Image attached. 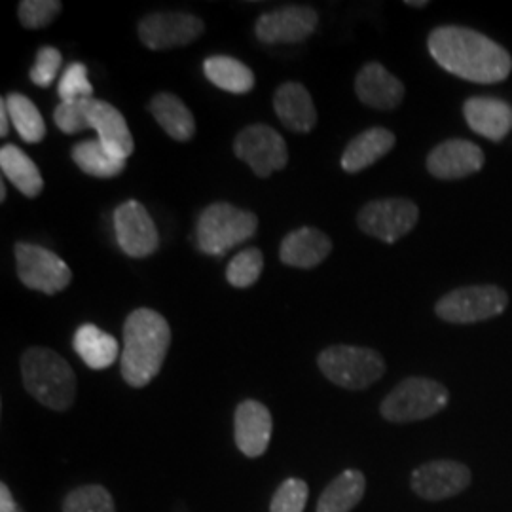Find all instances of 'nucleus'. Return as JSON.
<instances>
[{"instance_id": "7", "label": "nucleus", "mask_w": 512, "mask_h": 512, "mask_svg": "<svg viewBox=\"0 0 512 512\" xmlns=\"http://www.w3.org/2000/svg\"><path fill=\"white\" fill-rule=\"evenodd\" d=\"M509 306V294L497 285L459 287L435 306L437 317L452 325H473L499 317Z\"/></svg>"}, {"instance_id": "9", "label": "nucleus", "mask_w": 512, "mask_h": 512, "mask_svg": "<svg viewBox=\"0 0 512 512\" xmlns=\"http://www.w3.org/2000/svg\"><path fill=\"white\" fill-rule=\"evenodd\" d=\"M420 220L418 205L406 198H385L366 203L357 215V224L366 236L395 243L410 234Z\"/></svg>"}, {"instance_id": "18", "label": "nucleus", "mask_w": 512, "mask_h": 512, "mask_svg": "<svg viewBox=\"0 0 512 512\" xmlns=\"http://www.w3.org/2000/svg\"><path fill=\"white\" fill-rule=\"evenodd\" d=\"M463 116L476 135L494 143H501L512 131V105L497 97L467 99Z\"/></svg>"}, {"instance_id": "16", "label": "nucleus", "mask_w": 512, "mask_h": 512, "mask_svg": "<svg viewBox=\"0 0 512 512\" xmlns=\"http://www.w3.org/2000/svg\"><path fill=\"white\" fill-rule=\"evenodd\" d=\"M274 421L270 410L258 401H243L234 416L236 444L247 458H260L272 439Z\"/></svg>"}, {"instance_id": "35", "label": "nucleus", "mask_w": 512, "mask_h": 512, "mask_svg": "<svg viewBox=\"0 0 512 512\" xmlns=\"http://www.w3.org/2000/svg\"><path fill=\"white\" fill-rule=\"evenodd\" d=\"M61 8L59 0H23L19 4V21L27 29H44L57 18Z\"/></svg>"}, {"instance_id": "12", "label": "nucleus", "mask_w": 512, "mask_h": 512, "mask_svg": "<svg viewBox=\"0 0 512 512\" xmlns=\"http://www.w3.org/2000/svg\"><path fill=\"white\" fill-rule=\"evenodd\" d=\"M414 494L425 501H444L465 492L471 484L467 465L452 459H437L423 463L410 476Z\"/></svg>"}, {"instance_id": "15", "label": "nucleus", "mask_w": 512, "mask_h": 512, "mask_svg": "<svg viewBox=\"0 0 512 512\" xmlns=\"http://www.w3.org/2000/svg\"><path fill=\"white\" fill-rule=\"evenodd\" d=\"M482 148L465 139H448L427 156V171L440 181H458L478 173L484 167Z\"/></svg>"}, {"instance_id": "23", "label": "nucleus", "mask_w": 512, "mask_h": 512, "mask_svg": "<svg viewBox=\"0 0 512 512\" xmlns=\"http://www.w3.org/2000/svg\"><path fill=\"white\" fill-rule=\"evenodd\" d=\"M148 110L171 139H175L179 143H186L194 137V133H196L194 114L177 95H173V93L154 95L148 105Z\"/></svg>"}, {"instance_id": "6", "label": "nucleus", "mask_w": 512, "mask_h": 512, "mask_svg": "<svg viewBox=\"0 0 512 512\" xmlns=\"http://www.w3.org/2000/svg\"><path fill=\"white\" fill-rule=\"evenodd\" d=\"M317 365L332 384L351 391H363L385 374L384 357L378 351L344 344L323 349Z\"/></svg>"}, {"instance_id": "10", "label": "nucleus", "mask_w": 512, "mask_h": 512, "mask_svg": "<svg viewBox=\"0 0 512 512\" xmlns=\"http://www.w3.org/2000/svg\"><path fill=\"white\" fill-rule=\"evenodd\" d=\"M234 152L260 179H266L274 171L285 169L289 162L285 139L281 137V133L264 124L241 129L234 141Z\"/></svg>"}, {"instance_id": "20", "label": "nucleus", "mask_w": 512, "mask_h": 512, "mask_svg": "<svg viewBox=\"0 0 512 512\" xmlns=\"http://www.w3.org/2000/svg\"><path fill=\"white\" fill-rule=\"evenodd\" d=\"M274 109L281 124L296 133H310L317 124V110L310 92L298 82H287L277 88Z\"/></svg>"}, {"instance_id": "8", "label": "nucleus", "mask_w": 512, "mask_h": 512, "mask_svg": "<svg viewBox=\"0 0 512 512\" xmlns=\"http://www.w3.org/2000/svg\"><path fill=\"white\" fill-rule=\"evenodd\" d=\"M14 251L18 262L19 279L27 289L55 294L65 291L71 285V268L52 251L25 241L16 243Z\"/></svg>"}, {"instance_id": "39", "label": "nucleus", "mask_w": 512, "mask_h": 512, "mask_svg": "<svg viewBox=\"0 0 512 512\" xmlns=\"http://www.w3.org/2000/svg\"><path fill=\"white\" fill-rule=\"evenodd\" d=\"M404 4H406V6H412V8H425V6H429L427 0H406Z\"/></svg>"}, {"instance_id": "5", "label": "nucleus", "mask_w": 512, "mask_h": 512, "mask_svg": "<svg viewBox=\"0 0 512 512\" xmlns=\"http://www.w3.org/2000/svg\"><path fill=\"white\" fill-rule=\"evenodd\" d=\"M448 403L450 391L446 385L429 378L412 376L395 385V389L385 397L380 412L384 420L391 423H412L433 418Z\"/></svg>"}, {"instance_id": "37", "label": "nucleus", "mask_w": 512, "mask_h": 512, "mask_svg": "<svg viewBox=\"0 0 512 512\" xmlns=\"http://www.w3.org/2000/svg\"><path fill=\"white\" fill-rule=\"evenodd\" d=\"M0 512H25L16 503L14 495L6 484H0Z\"/></svg>"}, {"instance_id": "22", "label": "nucleus", "mask_w": 512, "mask_h": 512, "mask_svg": "<svg viewBox=\"0 0 512 512\" xmlns=\"http://www.w3.org/2000/svg\"><path fill=\"white\" fill-rule=\"evenodd\" d=\"M397 143L395 133L385 128L365 129L349 141L340 165L346 173H359L387 156Z\"/></svg>"}, {"instance_id": "27", "label": "nucleus", "mask_w": 512, "mask_h": 512, "mask_svg": "<svg viewBox=\"0 0 512 512\" xmlns=\"http://www.w3.org/2000/svg\"><path fill=\"white\" fill-rule=\"evenodd\" d=\"M0 167L4 177L27 198H37L44 188L37 164L16 145L0 148Z\"/></svg>"}, {"instance_id": "33", "label": "nucleus", "mask_w": 512, "mask_h": 512, "mask_svg": "<svg viewBox=\"0 0 512 512\" xmlns=\"http://www.w3.org/2000/svg\"><path fill=\"white\" fill-rule=\"evenodd\" d=\"M93 97L80 99L74 103H59L54 110V120L57 128L67 135L80 133L84 129H90V109H92Z\"/></svg>"}, {"instance_id": "1", "label": "nucleus", "mask_w": 512, "mask_h": 512, "mask_svg": "<svg viewBox=\"0 0 512 512\" xmlns=\"http://www.w3.org/2000/svg\"><path fill=\"white\" fill-rule=\"evenodd\" d=\"M427 48L446 73L475 84H497L509 78L512 57L494 38L469 27L442 25L429 33Z\"/></svg>"}, {"instance_id": "31", "label": "nucleus", "mask_w": 512, "mask_h": 512, "mask_svg": "<svg viewBox=\"0 0 512 512\" xmlns=\"http://www.w3.org/2000/svg\"><path fill=\"white\" fill-rule=\"evenodd\" d=\"M262 268H264V256L258 249L251 247L232 258V262L226 268V279L232 287L247 289V287H253L258 281Z\"/></svg>"}, {"instance_id": "40", "label": "nucleus", "mask_w": 512, "mask_h": 512, "mask_svg": "<svg viewBox=\"0 0 512 512\" xmlns=\"http://www.w3.org/2000/svg\"><path fill=\"white\" fill-rule=\"evenodd\" d=\"M0 200H2V202L6 200V186H4V184H0Z\"/></svg>"}, {"instance_id": "36", "label": "nucleus", "mask_w": 512, "mask_h": 512, "mask_svg": "<svg viewBox=\"0 0 512 512\" xmlns=\"http://www.w3.org/2000/svg\"><path fill=\"white\" fill-rule=\"evenodd\" d=\"M63 65V55L54 46H42L37 52V61L31 69V80L40 88H48L54 84L55 76Z\"/></svg>"}, {"instance_id": "32", "label": "nucleus", "mask_w": 512, "mask_h": 512, "mask_svg": "<svg viewBox=\"0 0 512 512\" xmlns=\"http://www.w3.org/2000/svg\"><path fill=\"white\" fill-rule=\"evenodd\" d=\"M57 95L61 103H74L93 97V86L88 80V69L84 63H71L59 80Z\"/></svg>"}, {"instance_id": "2", "label": "nucleus", "mask_w": 512, "mask_h": 512, "mask_svg": "<svg viewBox=\"0 0 512 512\" xmlns=\"http://www.w3.org/2000/svg\"><path fill=\"white\" fill-rule=\"evenodd\" d=\"M171 344V329L158 311H131L124 325L122 376L131 387H145L162 370Z\"/></svg>"}, {"instance_id": "28", "label": "nucleus", "mask_w": 512, "mask_h": 512, "mask_svg": "<svg viewBox=\"0 0 512 512\" xmlns=\"http://www.w3.org/2000/svg\"><path fill=\"white\" fill-rule=\"evenodd\" d=\"M74 164L78 165L86 175L99 179L118 177L126 169V160L112 154L101 141H84L74 145L71 150Z\"/></svg>"}, {"instance_id": "25", "label": "nucleus", "mask_w": 512, "mask_h": 512, "mask_svg": "<svg viewBox=\"0 0 512 512\" xmlns=\"http://www.w3.org/2000/svg\"><path fill=\"white\" fill-rule=\"evenodd\" d=\"M366 478L357 469L336 476L317 501V512H351L363 499Z\"/></svg>"}, {"instance_id": "24", "label": "nucleus", "mask_w": 512, "mask_h": 512, "mask_svg": "<svg viewBox=\"0 0 512 512\" xmlns=\"http://www.w3.org/2000/svg\"><path fill=\"white\" fill-rule=\"evenodd\" d=\"M73 348L78 357L93 370H103L114 365L120 351L114 336L90 323L78 327L74 332Z\"/></svg>"}, {"instance_id": "34", "label": "nucleus", "mask_w": 512, "mask_h": 512, "mask_svg": "<svg viewBox=\"0 0 512 512\" xmlns=\"http://www.w3.org/2000/svg\"><path fill=\"white\" fill-rule=\"evenodd\" d=\"M310 488L302 478H287L275 490L270 512H304L308 503Z\"/></svg>"}, {"instance_id": "30", "label": "nucleus", "mask_w": 512, "mask_h": 512, "mask_svg": "<svg viewBox=\"0 0 512 512\" xmlns=\"http://www.w3.org/2000/svg\"><path fill=\"white\" fill-rule=\"evenodd\" d=\"M63 512H116V507L107 488L90 484L69 492L63 501Z\"/></svg>"}, {"instance_id": "3", "label": "nucleus", "mask_w": 512, "mask_h": 512, "mask_svg": "<svg viewBox=\"0 0 512 512\" xmlns=\"http://www.w3.org/2000/svg\"><path fill=\"white\" fill-rule=\"evenodd\" d=\"M21 378L31 397L55 412H65L76 399V376L54 349L29 348L21 355Z\"/></svg>"}, {"instance_id": "14", "label": "nucleus", "mask_w": 512, "mask_h": 512, "mask_svg": "<svg viewBox=\"0 0 512 512\" xmlns=\"http://www.w3.org/2000/svg\"><path fill=\"white\" fill-rule=\"evenodd\" d=\"M319 23L310 6H285L256 19L255 35L264 44H296L310 38Z\"/></svg>"}, {"instance_id": "38", "label": "nucleus", "mask_w": 512, "mask_h": 512, "mask_svg": "<svg viewBox=\"0 0 512 512\" xmlns=\"http://www.w3.org/2000/svg\"><path fill=\"white\" fill-rule=\"evenodd\" d=\"M8 118H10V114H8V107H6V101L2 99V103H0V135H2V137H6V135H8V131H10V122H8Z\"/></svg>"}, {"instance_id": "13", "label": "nucleus", "mask_w": 512, "mask_h": 512, "mask_svg": "<svg viewBox=\"0 0 512 512\" xmlns=\"http://www.w3.org/2000/svg\"><path fill=\"white\" fill-rule=\"evenodd\" d=\"M205 25L186 12H156L139 23V38L150 50L179 48L202 37Z\"/></svg>"}, {"instance_id": "19", "label": "nucleus", "mask_w": 512, "mask_h": 512, "mask_svg": "<svg viewBox=\"0 0 512 512\" xmlns=\"http://www.w3.org/2000/svg\"><path fill=\"white\" fill-rule=\"evenodd\" d=\"M332 251V241L317 228L304 226L287 234L279 247V258L285 266L311 270L319 266Z\"/></svg>"}, {"instance_id": "21", "label": "nucleus", "mask_w": 512, "mask_h": 512, "mask_svg": "<svg viewBox=\"0 0 512 512\" xmlns=\"http://www.w3.org/2000/svg\"><path fill=\"white\" fill-rule=\"evenodd\" d=\"M90 129H95L99 139L112 154L118 158L128 160L133 154V137L128 128V122L124 114L114 109L109 103L99 101L93 97L92 109H90Z\"/></svg>"}, {"instance_id": "11", "label": "nucleus", "mask_w": 512, "mask_h": 512, "mask_svg": "<svg viewBox=\"0 0 512 512\" xmlns=\"http://www.w3.org/2000/svg\"><path fill=\"white\" fill-rule=\"evenodd\" d=\"M114 232L120 249L131 258L154 255L160 236L156 224L143 203L129 200L114 211Z\"/></svg>"}, {"instance_id": "26", "label": "nucleus", "mask_w": 512, "mask_h": 512, "mask_svg": "<svg viewBox=\"0 0 512 512\" xmlns=\"http://www.w3.org/2000/svg\"><path fill=\"white\" fill-rule=\"evenodd\" d=\"M207 80L220 90L230 93H249L255 88V74L239 59L228 55H213L203 61Z\"/></svg>"}, {"instance_id": "4", "label": "nucleus", "mask_w": 512, "mask_h": 512, "mask_svg": "<svg viewBox=\"0 0 512 512\" xmlns=\"http://www.w3.org/2000/svg\"><path fill=\"white\" fill-rule=\"evenodd\" d=\"M258 228L255 213L226 202L205 207L196 226L200 251L209 256L226 255L232 247L253 238Z\"/></svg>"}, {"instance_id": "29", "label": "nucleus", "mask_w": 512, "mask_h": 512, "mask_svg": "<svg viewBox=\"0 0 512 512\" xmlns=\"http://www.w3.org/2000/svg\"><path fill=\"white\" fill-rule=\"evenodd\" d=\"M4 101L8 107L10 120L14 128L18 129L19 137L29 145L40 143L46 137V124L37 105L23 93H8Z\"/></svg>"}, {"instance_id": "17", "label": "nucleus", "mask_w": 512, "mask_h": 512, "mask_svg": "<svg viewBox=\"0 0 512 512\" xmlns=\"http://www.w3.org/2000/svg\"><path fill=\"white\" fill-rule=\"evenodd\" d=\"M355 93L366 107L378 110L397 109L403 103L404 84L385 69L384 65L372 61L366 63L355 78Z\"/></svg>"}]
</instances>
